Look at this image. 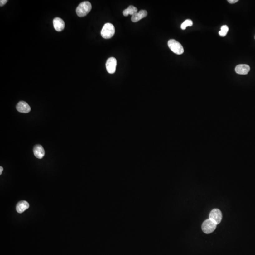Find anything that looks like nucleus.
<instances>
[{
	"instance_id": "nucleus-1",
	"label": "nucleus",
	"mask_w": 255,
	"mask_h": 255,
	"mask_svg": "<svg viewBox=\"0 0 255 255\" xmlns=\"http://www.w3.org/2000/svg\"><path fill=\"white\" fill-rule=\"evenodd\" d=\"M92 9V5L89 2H84L79 4L76 9V13L79 17H85Z\"/></svg>"
},
{
	"instance_id": "nucleus-2",
	"label": "nucleus",
	"mask_w": 255,
	"mask_h": 255,
	"mask_svg": "<svg viewBox=\"0 0 255 255\" xmlns=\"http://www.w3.org/2000/svg\"><path fill=\"white\" fill-rule=\"evenodd\" d=\"M115 27L112 24L107 23L105 24L103 27L101 32L102 36L104 39L112 38L115 34Z\"/></svg>"
},
{
	"instance_id": "nucleus-3",
	"label": "nucleus",
	"mask_w": 255,
	"mask_h": 255,
	"mask_svg": "<svg viewBox=\"0 0 255 255\" xmlns=\"http://www.w3.org/2000/svg\"><path fill=\"white\" fill-rule=\"evenodd\" d=\"M168 46L171 51L177 55H180L184 53V48L182 45L174 39H170L168 42Z\"/></svg>"
},
{
	"instance_id": "nucleus-4",
	"label": "nucleus",
	"mask_w": 255,
	"mask_h": 255,
	"mask_svg": "<svg viewBox=\"0 0 255 255\" xmlns=\"http://www.w3.org/2000/svg\"><path fill=\"white\" fill-rule=\"evenodd\" d=\"M216 226L217 224L213 220L208 219L203 223L202 229L204 233L206 234H209L215 230Z\"/></svg>"
},
{
	"instance_id": "nucleus-5",
	"label": "nucleus",
	"mask_w": 255,
	"mask_h": 255,
	"mask_svg": "<svg viewBox=\"0 0 255 255\" xmlns=\"http://www.w3.org/2000/svg\"><path fill=\"white\" fill-rule=\"evenodd\" d=\"M117 60L114 57H110L107 59L106 62V68L107 72L110 74H113L116 70Z\"/></svg>"
},
{
	"instance_id": "nucleus-6",
	"label": "nucleus",
	"mask_w": 255,
	"mask_h": 255,
	"mask_svg": "<svg viewBox=\"0 0 255 255\" xmlns=\"http://www.w3.org/2000/svg\"><path fill=\"white\" fill-rule=\"evenodd\" d=\"M209 219H211L216 224L221 223L222 219V214L218 209H214L210 213Z\"/></svg>"
},
{
	"instance_id": "nucleus-7",
	"label": "nucleus",
	"mask_w": 255,
	"mask_h": 255,
	"mask_svg": "<svg viewBox=\"0 0 255 255\" xmlns=\"http://www.w3.org/2000/svg\"><path fill=\"white\" fill-rule=\"evenodd\" d=\"M16 109L22 113H28L31 111V108L27 103L23 101L19 102L16 105Z\"/></svg>"
},
{
	"instance_id": "nucleus-8",
	"label": "nucleus",
	"mask_w": 255,
	"mask_h": 255,
	"mask_svg": "<svg viewBox=\"0 0 255 255\" xmlns=\"http://www.w3.org/2000/svg\"><path fill=\"white\" fill-rule=\"evenodd\" d=\"M53 25L54 28L57 31L60 32L64 29L65 27V23L60 18L57 17L53 20Z\"/></svg>"
},
{
	"instance_id": "nucleus-9",
	"label": "nucleus",
	"mask_w": 255,
	"mask_h": 255,
	"mask_svg": "<svg viewBox=\"0 0 255 255\" xmlns=\"http://www.w3.org/2000/svg\"><path fill=\"white\" fill-rule=\"evenodd\" d=\"M250 67L247 65H238L235 69V72L241 75H246L250 71Z\"/></svg>"
},
{
	"instance_id": "nucleus-10",
	"label": "nucleus",
	"mask_w": 255,
	"mask_h": 255,
	"mask_svg": "<svg viewBox=\"0 0 255 255\" xmlns=\"http://www.w3.org/2000/svg\"><path fill=\"white\" fill-rule=\"evenodd\" d=\"M147 15V12L145 10H141L132 16V21L133 22H137L141 19L145 18Z\"/></svg>"
},
{
	"instance_id": "nucleus-11",
	"label": "nucleus",
	"mask_w": 255,
	"mask_h": 255,
	"mask_svg": "<svg viewBox=\"0 0 255 255\" xmlns=\"http://www.w3.org/2000/svg\"><path fill=\"white\" fill-rule=\"evenodd\" d=\"M33 152L35 156L37 158L42 159L45 156V150L43 147L40 145H37L34 147Z\"/></svg>"
},
{
	"instance_id": "nucleus-12",
	"label": "nucleus",
	"mask_w": 255,
	"mask_h": 255,
	"mask_svg": "<svg viewBox=\"0 0 255 255\" xmlns=\"http://www.w3.org/2000/svg\"><path fill=\"white\" fill-rule=\"evenodd\" d=\"M29 208V204L25 200L21 201L16 205V211L19 213H22Z\"/></svg>"
},
{
	"instance_id": "nucleus-13",
	"label": "nucleus",
	"mask_w": 255,
	"mask_h": 255,
	"mask_svg": "<svg viewBox=\"0 0 255 255\" xmlns=\"http://www.w3.org/2000/svg\"><path fill=\"white\" fill-rule=\"evenodd\" d=\"M137 12V9L136 7H134L132 5H130L127 9H125L123 11V15L124 16L126 17L129 15H131L133 16Z\"/></svg>"
},
{
	"instance_id": "nucleus-14",
	"label": "nucleus",
	"mask_w": 255,
	"mask_h": 255,
	"mask_svg": "<svg viewBox=\"0 0 255 255\" xmlns=\"http://www.w3.org/2000/svg\"><path fill=\"white\" fill-rule=\"evenodd\" d=\"M193 25V22L191 20H187L184 21L181 25V28L182 30H185L187 26H191Z\"/></svg>"
},
{
	"instance_id": "nucleus-15",
	"label": "nucleus",
	"mask_w": 255,
	"mask_h": 255,
	"mask_svg": "<svg viewBox=\"0 0 255 255\" xmlns=\"http://www.w3.org/2000/svg\"><path fill=\"white\" fill-rule=\"evenodd\" d=\"M221 30L224 31L225 32L227 33L228 32V31H229V28H228L227 26L224 25L221 27Z\"/></svg>"
},
{
	"instance_id": "nucleus-16",
	"label": "nucleus",
	"mask_w": 255,
	"mask_h": 255,
	"mask_svg": "<svg viewBox=\"0 0 255 255\" xmlns=\"http://www.w3.org/2000/svg\"><path fill=\"white\" fill-rule=\"evenodd\" d=\"M7 2H8V1H7V0H1V1H0V6H1V7L5 5L7 3Z\"/></svg>"
},
{
	"instance_id": "nucleus-17",
	"label": "nucleus",
	"mask_w": 255,
	"mask_h": 255,
	"mask_svg": "<svg viewBox=\"0 0 255 255\" xmlns=\"http://www.w3.org/2000/svg\"><path fill=\"white\" fill-rule=\"evenodd\" d=\"M227 33L225 32L224 31H222V30H220L219 32V34L221 36H225L227 35Z\"/></svg>"
},
{
	"instance_id": "nucleus-18",
	"label": "nucleus",
	"mask_w": 255,
	"mask_h": 255,
	"mask_svg": "<svg viewBox=\"0 0 255 255\" xmlns=\"http://www.w3.org/2000/svg\"><path fill=\"white\" fill-rule=\"evenodd\" d=\"M227 1H228L229 3H231V4H234V3H236V2H238V0H228Z\"/></svg>"
},
{
	"instance_id": "nucleus-19",
	"label": "nucleus",
	"mask_w": 255,
	"mask_h": 255,
	"mask_svg": "<svg viewBox=\"0 0 255 255\" xmlns=\"http://www.w3.org/2000/svg\"><path fill=\"white\" fill-rule=\"evenodd\" d=\"M2 171H3V168L1 166L0 167V174H1V175L2 174Z\"/></svg>"
},
{
	"instance_id": "nucleus-20",
	"label": "nucleus",
	"mask_w": 255,
	"mask_h": 255,
	"mask_svg": "<svg viewBox=\"0 0 255 255\" xmlns=\"http://www.w3.org/2000/svg\"></svg>"
}]
</instances>
